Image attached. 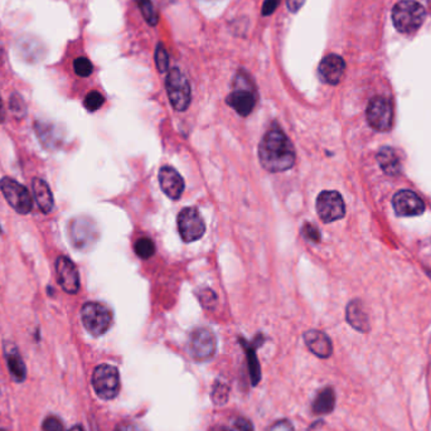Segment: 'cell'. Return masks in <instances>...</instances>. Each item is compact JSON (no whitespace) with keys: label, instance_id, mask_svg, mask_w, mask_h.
I'll return each instance as SVG.
<instances>
[{"label":"cell","instance_id":"cell-1","mask_svg":"<svg viewBox=\"0 0 431 431\" xmlns=\"http://www.w3.org/2000/svg\"><path fill=\"white\" fill-rule=\"evenodd\" d=\"M259 159L264 169L272 173L285 172L293 168L295 149L289 138L275 128L262 138L259 145Z\"/></svg>","mask_w":431,"mask_h":431},{"label":"cell","instance_id":"cell-2","mask_svg":"<svg viewBox=\"0 0 431 431\" xmlns=\"http://www.w3.org/2000/svg\"><path fill=\"white\" fill-rule=\"evenodd\" d=\"M426 11L424 6L415 0L398 1L392 9V22L401 33H413L422 26Z\"/></svg>","mask_w":431,"mask_h":431},{"label":"cell","instance_id":"cell-3","mask_svg":"<svg viewBox=\"0 0 431 431\" xmlns=\"http://www.w3.org/2000/svg\"><path fill=\"white\" fill-rule=\"evenodd\" d=\"M81 319L86 330L95 337L105 335L113 324V313L108 306L89 301L81 309Z\"/></svg>","mask_w":431,"mask_h":431},{"label":"cell","instance_id":"cell-4","mask_svg":"<svg viewBox=\"0 0 431 431\" xmlns=\"http://www.w3.org/2000/svg\"><path fill=\"white\" fill-rule=\"evenodd\" d=\"M165 87L170 103L177 111H186L191 103V86L181 69L173 68L168 72Z\"/></svg>","mask_w":431,"mask_h":431},{"label":"cell","instance_id":"cell-5","mask_svg":"<svg viewBox=\"0 0 431 431\" xmlns=\"http://www.w3.org/2000/svg\"><path fill=\"white\" fill-rule=\"evenodd\" d=\"M0 191L3 193L6 202L9 203L11 208L21 213V215H28L33 207L32 196L29 191L16 179H11L9 177H4L0 179Z\"/></svg>","mask_w":431,"mask_h":431},{"label":"cell","instance_id":"cell-6","mask_svg":"<svg viewBox=\"0 0 431 431\" xmlns=\"http://www.w3.org/2000/svg\"><path fill=\"white\" fill-rule=\"evenodd\" d=\"M92 386L102 400H113L119 393L120 377L118 369L110 364L97 366L92 374Z\"/></svg>","mask_w":431,"mask_h":431},{"label":"cell","instance_id":"cell-7","mask_svg":"<svg viewBox=\"0 0 431 431\" xmlns=\"http://www.w3.org/2000/svg\"><path fill=\"white\" fill-rule=\"evenodd\" d=\"M317 212L324 223L338 221L346 215L345 201L335 191H324L318 196Z\"/></svg>","mask_w":431,"mask_h":431},{"label":"cell","instance_id":"cell-8","mask_svg":"<svg viewBox=\"0 0 431 431\" xmlns=\"http://www.w3.org/2000/svg\"><path fill=\"white\" fill-rule=\"evenodd\" d=\"M369 124L377 131H388L393 123V108L388 99L376 96L369 101L367 108Z\"/></svg>","mask_w":431,"mask_h":431},{"label":"cell","instance_id":"cell-9","mask_svg":"<svg viewBox=\"0 0 431 431\" xmlns=\"http://www.w3.org/2000/svg\"><path fill=\"white\" fill-rule=\"evenodd\" d=\"M178 230L184 242L197 241L206 233V223L197 208L188 207L178 216Z\"/></svg>","mask_w":431,"mask_h":431},{"label":"cell","instance_id":"cell-10","mask_svg":"<svg viewBox=\"0 0 431 431\" xmlns=\"http://www.w3.org/2000/svg\"><path fill=\"white\" fill-rule=\"evenodd\" d=\"M69 238L74 247L79 250L89 249L90 246L96 242L99 237L96 223L89 217H77L71 222L69 228Z\"/></svg>","mask_w":431,"mask_h":431},{"label":"cell","instance_id":"cell-11","mask_svg":"<svg viewBox=\"0 0 431 431\" xmlns=\"http://www.w3.org/2000/svg\"><path fill=\"white\" fill-rule=\"evenodd\" d=\"M189 349L193 358L197 361H206L213 357L216 352V337L210 329H196L191 335Z\"/></svg>","mask_w":431,"mask_h":431},{"label":"cell","instance_id":"cell-12","mask_svg":"<svg viewBox=\"0 0 431 431\" xmlns=\"http://www.w3.org/2000/svg\"><path fill=\"white\" fill-rule=\"evenodd\" d=\"M58 284L67 294H77L79 290V274L74 261L66 256H58L56 260Z\"/></svg>","mask_w":431,"mask_h":431},{"label":"cell","instance_id":"cell-13","mask_svg":"<svg viewBox=\"0 0 431 431\" xmlns=\"http://www.w3.org/2000/svg\"><path fill=\"white\" fill-rule=\"evenodd\" d=\"M393 208L398 216L411 217L419 216L425 211V204L416 193L411 191H400L392 199Z\"/></svg>","mask_w":431,"mask_h":431},{"label":"cell","instance_id":"cell-14","mask_svg":"<svg viewBox=\"0 0 431 431\" xmlns=\"http://www.w3.org/2000/svg\"><path fill=\"white\" fill-rule=\"evenodd\" d=\"M346 63L345 60L338 55H328L324 57L322 62L319 65V74L329 85H337L340 84V79L345 74Z\"/></svg>","mask_w":431,"mask_h":431},{"label":"cell","instance_id":"cell-15","mask_svg":"<svg viewBox=\"0 0 431 431\" xmlns=\"http://www.w3.org/2000/svg\"><path fill=\"white\" fill-rule=\"evenodd\" d=\"M159 181L163 192L172 199H178L184 191V181L172 167H162L159 170Z\"/></svg>","mask_w":431,"mask_h":431},{"label":"cell","instance_id":"cell-16","mask_svg":"<svg viewBox=\"0 0 431 431\" xmlns=\"http://www.w3.org/2000/svg\"><path fill=\"white\" fill-rule=\"evenodd\" d=\"M304 340H306V347L318 357H330V354L333 352V346H332V342L329 340L328 335H324L323 332L315 330V329L308 330L304 335Z\"/></svg>","mask_w":431,"mask_h":431},{"label":"cell","instance_id":"cell-17","mask_svg":"<svg viewBox=\"0 0 431 431\" xmlns=\"http://www.w3.org/2000/svg\"><path fill=\"white\" fill-rule=\"evenodd\" d=\"M32 191H33L34 199L38 204V208L45 215L51 213L55 207V198L48 183L40 178H34L32 181Z\"/></svg>","mask_w":431,"mask_h":431},{"label":"cell","instance_id":"cell-18","mask_svg":"<svg viewBox=\"0 0 431 431\" xmlns=\"http://www.w3.org/2000/svg\"><path fill=\"white\" fill-rule=\"evenodd\" d=\"M226 102L241 116H247L255 108V96L247 90H236L227 97Z\"/></svg>","mask_w":431,"mask_h":431},{"label":"cell","instance_id":"cell-19","mask_svg":"<svg viewBox=\"0 0 431 431\" xmlns=\"http://www.w3.org/2000/svg\"><path fill=\"white\" fill-rule=\"evenodd\" d=\"M6 358L8 362V369L11 371V376L18 382H22L27 376L26 364L23 362L22 357L18 352L17 347L11 343L6 345Z\"/></svg>","mask_w":431,"mask_h":431},{"label":"cell","instance_id":"cell-20","mask_svg":"<svg viewBox=\"0 0 431 431\" xmlns=\"http://www.w3.org/2000/svg\"><path fill=\"white\" fill-rule=\"evenodd\" d=\"M347 320L359 332H367L369 329V318L358 301H351L347 306Z\"/></svg>","mask_w":431,"mask_h":431},{"label":"cell","instance_id":"cell-21","mask_svg":"<svg viewBox=\"0 0 431 431\" xmlns=\"http://www.w3.org/2000/svg\"><path fill=\"white\" fill-rule=\"evenodd\" d=\"M377 160L382 170L388 176H397L401 172V162L392 147H382L377 154Z\"/></svg>","mask_w":431,"mask_h":431},{"label":"cell","instance_id":"cell-22","mask_svg":"<svg viewBox=\"0 0 431 431\" xmlns=\"http://www.w3.org/2000/svg\"><path fill=\"white\" fill-rule=\"evenodd\" d=\"M335 406V395L333 388H324L323 391L319 392L317 398L313 403V411L314 414L325 415L330 414Z\"/></svg>","mask_w":431,"mask_h":431},{"label":"cell","instance_id":"cell-23","mask_svg":"<svg viewBox=\"0 0 431 431\" xmlns=\"http://www.w3.org/2000/svg\"><path fill=\"white\" fill-rule=\"evenodd\" d=\"M134 251L142 260L150 259L155 254V245L150 238H140L134 245Z\"/></svg>","mask_w":431,"mask_h":431},{"label":"cell","instance_id":"cell-24","mask_svg":"<svg viewBox=\"0 0 431 431\" xmlns=\"http://www.w3.org/2000/svg\"><path fill=\"white\" fill-rule=\"evenodd\" d=\"M136 4L139 6V9L142 11V17L147 21L149 26H157L158 23V16H157V11L154 9L153 3L152 0H135Z\"/></svg>","mask_w":431,"mask_h":431},{"label":"cell","instance_id":"cell-25","mask_svg":"<svg viewBox=\"0 0 431 431\" xmlns=\"http://www.w3.org/2000/svg\"><path fill=\"white\" fill-rule=\"evenodd\" d=\"M228 393H230V390H228L226 382L217 381L212 390V401L216 405H225L228 400Z\"/></svg>","mask_w":431,"mask_h":431},{"label":"cell","instance_id":"cell-26","mask_svg":"<svg viewBox=\"0 0 431 431\" xmlns=\"http://www.w3.org/2000/svg\"><path fill=\"white\" fill-rule=\"evenodd\" d=\"M105 102V99L102 96L100 92L97 91H91L90 94H87V96L85 97V101L84 105L85 108L90 111V113H95L99 108H101Z\"/></svg>","mask_w":431,"mask_h":431},{"label":"cell","instance_id":"cell-27","mask_svg":"<svg viewBox=\"0 0 431 431\" xmlns=\"http://www.w3.org/2000/svg\"><path fill=\"white\" fill-rule=\"evenodd\" d=\"M9 108H11V113H14L18 118H23L27 113V105L24 102V99L17 92H14L11 95Z\"/></svg>","mask_w":431,"mask_h":431},{"label":"cell","instance_id":"cell-28","mask_svg":"<svg viewBox=\"0 0 431 431\" xmlns=\"http://www.w3.org/2000/svg\"><path fill=\"white\" fill-rule=\"evenodd\" d=\"M74 72L79 74V77H89L92 74V71H94L92 63L86 57L76 58L74 62Z\"/></svg>","mask_w":431,"mask_h":431},{"label":"cell","instance_id":"cell-29","mask_svg":"<svg viewBox=\"0 0 431 431\" xmlns=\"http://www.w3.org/2000/svg\"><path fill=\"white\" fill-rule=\"evenodd\" d=\"M155 65L158 67L159 72H165L168 69L169 57H168V52L165 50L163 43H158V45H157V50H155Z\"/></svg>","mask_w":431,"mask_h":431},{"label":"cell","instance_id":"cell-30","mask_svg":"<svg viewBox=\"0 0 431 431\" xmlns=\"http://www.w3.org/2000/svg\"><path fill=\"white\" fill-rule=\"evenodd\" d=\"M247 354H249L250 374H251L252 384L256 385L259 382V380H260V367H259V362H257V358H256L254 351L249 348L247 349Z\"/></svg>","mask_w":431,"mask_h":431},{"label":"cell","instance_id":"cell-31","mask_svg":"<svg viewBox=\"0 0 431 431\" xmlns=\"http://www.w3.org/2000/svg\"><path fill=\"white\" fill-rule=\"evenodd\" d=\"M301 233H303V236H304L306 240L310 241L313 244H318L320 241V233H319V230H318L317 227L310 225V223H306L303 226Z\"/></svg>","mask_w":431,"mask_h":431},{"label":"cell","instance_id":"cell-32","mask_svg":"<svg viewBox=\"0 0 431 431\" xmlns=\"http://www.w3.org/2000/svg\"><path fill=\"white\" fill-rule=\"evenodd\" d=\"M43 430L45 431H65L62 422L55 416H50L43 422Z\"/></svg>","mask_w":431,"mask_h":431},{"label":"cell","instance_id":"cell-33","mask_svg":"<svg viewBox=\"0 0 431 431\" xmlns=\"http://www.w3.org/2000/svg\"><path fill=\"white\" fill-rule=\"evenodd\" d=\"M115 431H147L144 426L140 425L139 422H133V421H126V422H121L119 425L116 426Z\"/></svg>","mask_w":431,"mask_h":431},{"label":"cell","instance_id":"cell-34","mask_svg":"<svg viewBox=\"0 0 431 431\" xmlns=\"http://www.w3.org/2000/svg\"><path fill=\"white\" fill-rule=\"evenodd\" d=\"M280 0H265L262 6V16H272L274 11H276Z\"/></svg>","mask_w":431,"mask_h":431},{"label":"cell","instance_id":"cell-35","mask_svg":"<svg viewBox=\"0 0 431 431\" xmlns=\"http://www.w3.org/2000/svg\"><path fill=\"white\" fill-rule=\"evenodd\" d=\"M270 431H294V426L288 420H280L272 426Z\"/></svg>","mask_w":431,"mask_h":431},{"label":"cell","instance_id":"cell-36","mask_svg":"<svg viewBox=\"0 0 431 431\" xmlns=\"http://www.w3.org/2000/svg\"><path fill=\"white\" fill-rule=\"evenodd\" d=\"M235 427L237 431H254L252 422L250 420L245 419V418H240V419L236 420Z\"/></svg>","mask_w":431,"mask_h":431},{"label":"cell","instance_id":"cell-37","mask_svg":"<svg viewBox=\"0 0 431 431\" xmlns=\"http://www.w3.org/2000/svg\"><path fill=\"white\" fill-rule=\"evenodd\" d=\"M306 0H286V6L289 8L291 13H296L301 9V6H304Z\"/></svg>","mask_w":431,"mask_h":431},{"label":"cell","instance_id":"cell-38","mask_svg":"<svg viewBox=\"0 0 431 431\" xmlns=\"http://www.w3.org/2000/svg\"><path fill=\"white\" fill-rule=\"evenodd\" d=\"M199 299L203 301L204 306H210V301H216V295L210 289H206L202 291V294H199Z\"/></svg>","mask_w":431,"mask_h":431},{"label":"cell","instance_id":"cell-39","mask_svg":"<svg viewBox=\"0 0 431 431\" xmlns=\"http://www.w3.org/2000/svg\"><path fill=\"white\" fill-rule=\"evenodd\" d=\"M6 119V110H4V103L0 97V124Z\"/></svg>","mask_w":431,"mask_h":431},{"label":"cell","instance_id":"cell-40","mask_svg":"<svg viewBox=\"0 0 431 431\" xmlns=\"http://www.w3.org/2000/svg\"><path fill=\"white\" fill-rule=\"evenodd\" d=\"M69 431H84V429L81 426H74Z\"/></svg>","mask_w":431,"mask_h":431},{"label":"cell","instance_id":"cell-41","mask_svg":"<svg viewBox=\"0 0 431 431\" xmlns=\"http://www.w3.org/2000/svg\"><path fill=\"white\" fill-rule=\"evenodd\" d=\"M225 431H233V430H225Z\"/></svg>","mask_w":431,"mask_h":431},{"label":"cell","instance_id":"cell-42","mask_svg":"<svg viewBox=\"0 0 431 431\" xmlns=\"http://www.w3.org/2000/svg\"><path fill=\"white\" fill-rule=\"evenodd\" d=\"M0 431H6V430H0Z\"/></svg>","mask_w":431,"mask_h":431}]
</instances>
